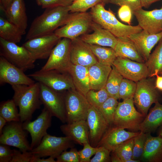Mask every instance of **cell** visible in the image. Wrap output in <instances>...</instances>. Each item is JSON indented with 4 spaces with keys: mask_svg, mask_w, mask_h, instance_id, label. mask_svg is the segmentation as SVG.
I'll return each instance as SVG.
<instances>
[{
    "mask_svg": "<svg viewBox=\"0 0 162 162\" xmlns=\"http://www.w3.org/2000/svg\"><path fill=\"white\" fill-rule=\"evenodd\" d=\"M68 6L48 8L33 20L26 37L28 40L53 33L64 25L70 14Z\"/></svg>",
    "mask_w": 162,
    "mask_h": 162,
    "instance_id": "cell-1",
    "label": "cell"
},
{
    "mask_svg": "<svg viewBox=\"0 0 162 162\" xmlns=\"http://www.w3.org/2000/svg\"><path fill=\"white\" fill-rule=\"evenodd\" d=\"M11 87L14 92L12 99L19 107L20 122L31 120L34 112L40 109L42 104L40 97V83Z\"/></svg>",
    "mask_w": 162,
    "mask_h": 162,
    "instance_id": "cell-2",
    "label": "cell"
},
{
    "mask_svg": "<svg viewBox=\"0 0 162 162\" xmlns=\"http://www.w3.org/2000/svg\"><path fill=\"white\" fill-rule=\"evenodd\" d=\"M104 5L99 3L92 8L89 12L94 22L108 30L117 38L128 37L142 30L139 25H126L119 21L113 12L106 10Z\"/></svg>",
    "mask_w": 162,
    "mask_h": 162,
    "instance_id": "cell-3",
    "label": "cell"
},
{
    "mask_svg": "<svg viewBox=\"0 0 162 162\" xmlns=\"http://www.w3.org/2000/svg\"><path fill=\"white\" fill-rule=\"evenodd\" d=\"M146 116L134 106L133 98L118 103L114 118L113 124L134 131L139 130L140 125Z\"/></svg>",
    "mask_w": 162,
    "mask_h": 162,
    "instance_id": "cell-4",
    "label": "cell"
},
{
    "mask_svg": "<svg viewBox=\"0 0 162 162\" xmlns=\"http://www.w3.org/2000/svg\"><path fill=\"white\" fill-rule=\"evenodd\" d=\"M93 22L90 13L87 12L70 14L65 24L57 29L54 33L60 38L72 40L86 34Z\"/></svg>",
    "mask_w": 162,
    "mask_h": 162,
    "instance_id": "cell-5",
    "label": "cell"
},
{
    "mask_svg": "<svg viewBox=\"0 0 162 162\" xmlns=\"http://www.w3.org/2000/svg\"><path fill=\"white\" fill-rule=\"evenodd\" d=\"M0 55L9 62L25 72L33 69L36 61L29 52L22 46L0 38Z\"/></svg>",
    "mask_w": 162,
    "mask_h": 162,
    "instance_id": "cell-6",
    "label": "cell"
},
{
    "mask_svg": "<svg viewBox=\"0 0 162 162\" xmlns=\"http://www.w3.org/2000/svg\"><path fill=\"white\" fill-rule=\"evenodd\" d=\"M155 79L147 77L136 83L133 100L134 104L141 113L146 116L152 105L160 102L162 98L155 86Z\"/></svg>",
    "mask_w": 162,
    "mask_h": 162,
    "instance_id": "cell-7",
    "label": "cell"
},
{
    "mask_svg": "<svg viewBox=\"0 0 162 162\" xmlns=\"http://www.w3.org/2000/svg\"><path fill=\"white\" fill-rule=\"evenodd\" d=\"M74 143L69 137H57L47 133L39 144L31 152L37 157H51L56 158L63 152L73 148Z\"/></svg>",
    "mask_w": 162,
    "mask_h": 162,
    "instance_id": "cell-8",
    "label": "cell"
},
{
    "mask_svg": "<svg viewBox=\"0 0 162 162\" xmlns=\"http://www.w3.org/2000/svg\"><path fill=\"white\" fill-rule=\"evenodd\" d=\"M67 123L86 120L89 104L86 97L76 89L64 95Z\"/></svg>",
    "mask_w": 162,
    "mask_h": 162,
    "instance_id": "cell-9",
    "label": "cell"
},
{
    "mask_svg": "<svg viewBox=\"0 0 162 162\" xmlns=\"http://www.w3.org/2000/svg\"><path fill=\"white\" fill-rule=\"evenodd\" d=\"M71 42V40L67 38L60 39L53 48L46 62L40 70H55L68 73L72 64L70 58Z\"/></svg>",
    "mask_w": 162,
    "mask_h": 162,
    "instance_id": "cell-10",
    "label": "cell"
},
{
    "mask_svg": "<svg viewBox=\"0 0 162 162\" xmlns=\"http://www.w3.org/2000/svg\"><path fill=\"white\" fill-rule=\"evenodd\" d=\"M28 76L56 91L76 89L71 77L68 73L61 72L55 70H40Z\"/></svg>",
    "mask_w": 162,
    "mask_h": 162,
    "instance_id": "cell-11",
    "label": "cell"
},
{
    "mask_svg": "<svg viewBox=\"0 0 162 162\" xmlns=\"http://www.w3.org/2000/svg\"><path fill=\"white\" fill-rule=\"evenodd\" d=\"M27 132L21 122H7L0 135V144L16 147L22 152L31 151Z\"/></svg>",
    "mask_w": 162,
    "mask_h": 162,
    "instance_id": "cell-12",
    "label": "cell"
},
{
    "mask_svg": "<svg viewBox=\"0 0 162 162\" xmlns=\"http://www.w3.org/2000/svg\"><path fill=\"white\" fill-rule=\"evenodd\" d=\"M40 97L42 104L52 116L56 117L63 123H66L64 95L42 83H40Z\"/></svg>",
    "mask_w": 162,
    "mask_h": 162,
    "instance_id": "cell-13",
    "label": "cell"
},
{
    "mask_svg": "<svg viewBox=\"0 0 162 162\" xmlns=\"http://www.w3.org/2000/svg\"><path fill=\"white\" fill-rule=\"evenodd\" d=\"M52 117L49 111L44 107L35 120L22 122L23 129L29 133L31 136L32 150L39 144L43 137L47 133V130L51 125Z\"/></svg>",
    "mask_w": 162,
    "mask_h": 162,
    "instance_id": "cell-14",
    "label": "cell"
},
{
    "mask_svg": "<svg viewBox=\"0 0 162 162\" xmlns=\"http://www.w3.org/2000/svg\"><path fill=\"white\" fill-rule=\"evenodd\" d=\"M60 39L53 32L28 40L22 46L29 52L35 61L46 59L48 58Z\"/></svg>",
    "mask_w": 162,
    "mask_h": 162,
    "instance_id": "cell-15",
    "label": "cell"
},
{
    "mask_svg": "<svg viewBox=\"0 0 162 162\" xmlns=\"http://www.w3.org/2000/svg\"><path fill=\"white\" fill-rule=\"evenodd\" d=\"M86 121L89 129L90 144L96 147L110 125L99 110L90 104Z\"/></svg>",
    "mask_w": 162,
    "mask_h": 162,
    "instance_id": "cell-16",
    "label": "cell"
},
{
    "mask_svg": "<svg viewBox=\"0 0 162 162\" xmlns=\"http://www.w3.org/2000/svg\"><path fill=\"white\" fill-rule=\"evenodd\" d=\"M113 65L124 78L137 82L148 77V70L145 62L117 57Z\"/></svg>",
    "mask_w": 162,
    "mask_h": 162,
    "instance_id": "cell-17",
    "label": "cell"
},
{
    "mask_svg": "<svg viewBox=\"0 0 162 162\" xmlns=\"http://www.w3.org/2000/svg\"><path fill=\"white\" fill-rule=\"evenodd\" d=\"M24 71L8 61L2 56L0 57V84L5 83L13 85H30L35 82Z\"/></svg>",
    "mask_w": 162,
    "mask_h": 162,
    "instance_id": "cell-18",
    "label": "cell"
},
{
    "mask_svg": "<svg viewBox=\"0 0 162 162\" xmlns=\"http://www.w3.org/2000/svg\"><path fill=\"white\" fill-rule=\"evenodd\" d=\"M133 14L143 30L151 34L162 32V7L151 10L141 8L134 12Z\"/></svg>",
    "mask_w": 162,
    "mask_h": 162,
    "instance_id": "cell-19",
    "label": "cell"
},
{
    "mask_svg": "<svg viewBox=\"0 0 162 162\" xmlns=\"http://www.w3.org/2000/svg\"><path fill=\"white\" fill-rule=\"evenodd\" d=\"M70 58L72 64L88 68L98 62L89 45L79 37L71 40Z\"/></svg>",
    "mask_w": 162,
    "mask_h": 162,
    "instance_id": "cell-20",
    "label": "cell"
},
{
    "mask_svg": "<svg viewBox=\"0 0 162 162\" xmlns=\"http://www.w3.org/2000/svg\"><path fill=\"white\" fill-rule=\"evenodd\" d=\"M110 125L96 147L104 146L111 152L125 141L134 137L140 132H129L124 129Z\"/></svg>",
    "mask_w": 162,
    "mask_h": 162,
    "instance_id": "cell-21",
    "label": "cell"
},
{
    "mask_svg": "<svg viewBox=\"0 0 162 162\" xmlns=\"http://www.w3.org/2000/svg\"><path fill=\"white\" fill-rule=\"evenodd\" d=\"M93 32L82 35L81 39L88 44L110 47L114 49L117 43V37L108 30L93 21L91 27Z\"/></svg>",
    "mask_w": 162,
    "mask_h": 162,
    "instance_id": "cell-22",
    "label": "cell"
},
{
    "mask_svg": "<svg viewBox=\"0 0 162 162\" xmlns=\"http://www.w3.org/2000/svg\"><path fill=\"white\" fill-rule=\"evenodd\" d=\"M145 62L155 45L162 38V32L156 34H149L142 30L128 36Z\"/></svg>",
    "mask_w": 162,
    "mask_h": 162,
    "instance_id": "cell-23",
    "label": "cell"
},
{
    "mask_svg": "<svg viewBox=\"0 0 162 162\" xmlns=\"http://www.w3.org/2000/svg\"><path fill=\"white\" fill-rule=\"evenodd\" d=\"M60 128L65 136L71 138L75 143L81 145L85 142L89 143V129L86 120L67 123L61 125Z\"/></svg>",
    "mask_w": 162,
    "mask_h": 162,
    "instance_id": "cell-24",
    "label": "cell"
},
{
    "mask_svg": "<svg viewBox=\"0 0 162 162\" xmlns=\"http://www.w3.org/2000/svg\"><path fill=\"white\" fill-rule=\"evenodd\" d=\"M146 134V139L140 161L146 162H162V137L152 136Z\"/></svg>",
    "mask_w": 162,
    "mask_h": 162,
    "instance_id": "cell-25",
    "label": "cell"
},
{
    "mask_svg": "<svg viewBox=\"0 0 162 162\" xmlns=\"http://www.w3.org/2000/svg\"><path fill=\"white\" fill-rule=\"evenodd\" d=\"M111 67L98 62L88 68L90 90L98 91L104 88Z\"/></svg>",
    "mask_w": 162,
    "mask_h": 162,
    "instance_id": "cell-26",
    "label": "cell"
},
{
    "mask_svg": "<svg viewBox=\"0 0 162 162\" xmlns=\"http://www.w3.org/2000/svg\"><path fill=\"white\" fill-rule=\"evenodd\" d=\"M4 11L7 20L26 31L28 18L24 0H14Z\"/></svg>",
    "mask_w": 162,
    "mask_h": 162,
    "instance_id": "cell-27",
    "label": "cell"
},
{
    "mask_svg": "<svg viewBox=\"0 0 162 162\" xmlns=\"http://www.w3.org/2000/svg\"><path fill=\"white\" fill-rule=\"evenodd\" d=\"M117 38V42L114 49L116 57L126 58L136 62L145 63V61L128 37Z\"/></svg>",
    "mask_w": 162,
    "mask_h": 162,
    "instance_id": "cell-28",
    "label": "cell"
},
{
    "mask_svg": "<svg viewBox=\"0 0 162 162\" xmlns=\"http://www.w3.org/2000/svg\"><path fill=\"white\" fill-rule=\"evenodd\" d=\"M68 73L71 77L76 89L86 97L90 90L88 68L72 64Z\"/></svg>",
    "mask_w": 162,
    "mask_h": 162,
    "instance_id": "cell-29",
    "label": "cell"
},
{
    "mask_svg": "<svg viewBox=\"0 0 162 162\" xmlns=\"http://www.w3.org/2000/svg\"><path fill=\"white\" fill-rule=\"evenodd\" d=\"M162 125V104L159 102L155 103L141 124L139 130L145 133L154 132Z\"/></svg>",
    "mask_w": 162,
    "mask_h": 162,
    "instance_id": "cell-30",
    "label": "cell"
},
{
    "mask_svg": "<svg viewBox=\"0 0 162 162\" xmlns=\"http://www.w3.org/2000/svg\"><path fill=\"white\" fill-rule=\"evenodd\" d=\"M23 30L2 17H0V38L10 42L19 43L26 33Z\"/></svg>",
    "mask_w": 162,
    "mask_h": 162,
    "instance_id": "cell-31",
    "label": "cell"
},
{
    "mask_svg": "<svg viewBox=\"0 0 162 162\" xmlns=\"http://www.w3.org/2000/svg\"><path fill=\"white\" fill-rule=\"evenodd\" d=\"M145 63L148 70V77H154L159 74L162 69V38Z\"/></svg>",
    "mask_w": 162,
    "mask_h": 162,
    "instance_id": "cell-32",
    "label": "cell"
},
{
    "mask_svg": "<svg viewBox=\"0 0 162 162\" xmlns=\"http://www.w3.org/2000/svg\"><path fill=\"white\" fill-rule=\"evenodd\" d=\"M88 45L98 62L111 66L113 65L117 57L113 49L96 45Z\"/></svg>",
    "mask_w": 162,
    "mask_h": 162,
    "instance_id": "cell-33",
    "label": "cell"
},
{
    "mask_svg": "<svg viewBox=\"0 0 162 162\" xmlns=\"http://www.w3.org/2000/svg\"><path fill=\"white\" fill-rule=\"evenodd\" d=\"M109 75L104 88L110 96L117 99H119L118 90L122 80L123 78L114 66Z\"/></svg>",
    "mask_w": 162,
    "mask_h": 162,
    "instance_id": "cell-34",
    "label": "cell"
},
{
    "mask_svg": "<svg viewBox=\"0 0 162 162\" xmlns=\"http://www.w3.org/2000/svg\"><path fill=\"white\" fill-rule=\"evenodd\" d=\"M17 106L12 99L2 102L0 105V116L7 122L20 121Z\"/></svg>",
    "mask_w": 162,
    "mask_h": 162,
    "instance_id": "cell-35",
    "label": "cell"
},
{
    "mask_svg": "<svg viewBox=\"0 0 162 162\" xmlns=\"http://www.w3.org/2000/svg\"><path fill=\"white\" fill-rule=\"evenodd\" d=\"M118 104L117 99L110 97L98 109L110 125L113 124L114 116Z\"/></svg>",
    "mask_w": 162,
    "mask_h": 162,
    "instance_id": "cell-36",
    "label": "cell"
},
{
    "mask_svg": "<svg viewBox=\"0 0 162 162\" xmlns=\"http://www.w3.org/2000/svg\"><path fill=\"white\" fill-rule=\"evenodd\" d=\"M110 97L104 88L98 91L90 90L87 93L86 98L90 105L98 110Z\"/></svg>",
    "mask_w": 162,
    "mask_h": 162,
    "instance_id": "cell-37",
    "label": "cell"
},
{
    "mask_svg": "<svg viewBox=\"0 0 162 162\" xmlns=\"http://www.w3.org/2000/svg\"><path fill=\"white\" fill-rule=\"evenodd\" d=\"M133 138L123 142L112 152H113L120 158L122 162H127L128 160L132 158L134 146Z\"/></svg>",
    "mask_w": 162,
    "mask_h": 162,
    "instance_id": "cell-38",
    "label": "cell"
},
{
    "mask_svg": "<svg viewBox=\"0 0 162 162\" xmlns=\"http://www.w3.org/2000/svg\"><path fill=\"white\" fill-rule=\"evenodd\" d=\"M136 86V82L123 78L119 89V99L124 100L133 98Z\"/></svg>",
    "mask_w": 162,
    "mask_h": 162,
    "instance_id": "cell-39",
    "label": "cell"
},
{
    "mask_svg": "<svg viewBox=\"0 0 162 162\" xmlns=\"http://www.w3.org/2000/svg\"><path fill=\"white\" fill-rule=\"evenodd\" d=\"M146 134L140 131L134 138L133 155L132 159L139 160L142 155L146 139Z\"/></svg>",
    "mask_w": 162,
    "mask_h": 162,
    "instance_id": "cell-40",
    "label": "cell"
},
{
    "mask_svg": "<svg viewBox=\"0 0 162 162\" xmlns=\"http://www.w3.org/2000/svg\"><path fill=\"white\" fill-rule=\"evenodd\" d=\"M102 0H83L73 2L68 6L70 12H84L97 4L101 3Z\"/></svg>",
    "mask_w": 162,
    "mask_h": 162,
    "instance_id": "cell-41",
    "label": "cell"
},
{
    "mask_svg": "<svg viewBox=\"0 0 162 162\" xmlns=\"http://www.w3.org/2000/svg\"><path fill=\"white\" fill-rule=\"evenodd\" d=\"M83 148L78 151L80 162H90L91 158L95 154L97 147H93L88 142L83 144Z\"/></svg>",
    "mask_w": 162,
    "mask_h": 162,
    "instance_id": "cell-42",
    "label": "cell"
},
{
    "mask_svg": "<svg viewBox=\"0 0 162 162\" xmlns=\"http://www.w3.org/2000/svg\"><path fill=\"white\" fill-rule=\"evenodd\" d=\"M56 159V162H80L78 151L73 148L69 151L63 152Z\"/></svg>",
    "mask_w": 162,
    "mask_h": 162,
    "instance_id": "cell-43",
    "label": "cell"
},
{
    "mask_svg": "<svg viewBox=\"0 0 162 162\" xmlns=\"http://www.w3.org/2000/svg\"><path fill=\"white\" fill-rule=\"evenodd\" d=\"M37 4L43 8L57 6H69L73 0H36Z\"/></svg>",
    "mask_w": 162,
    "mask_h": 162,
    "instance_id": "cell-44",
    "label": "cell"
},
{
    "mask_svg": "<svg viewBox=\"0 0 162 162\" xmlns=\"http://www.w3.org/2000/svg\"><path fill=\"white\" fill-rule=\"evenodd\" d=\"M97 147L94 156L91 159L90 162H111V152L104 146Z\"/></svg>",
    "mask_w": 162,
    "mask_h": 162,
    "instance_id": "cell-45",
    "label": "cell"
},
{
    "mask_svg": "<svg viewBox=\"0 0 162 162\" xmlns=\"http://www.w3.org/2000/svg\"><path fill=\"white\" fill-rule=\"evenodd\" d=\"M107 3L120 7L127 5L131 9L133 14L134 12L142 8L140 0H107Z\"/></svg>",
    "mask_w": 162,
    "mask_h": 162,
    "instance_id": "cell-46",
    "label": "cell"
},
{
    "mask_svg": "<svg viewBox=\"0 0 162 162\" xmlns=\"http://www.w3.org/2000/svg\"><path fill=\"white\" fill-rule=\"evenodd\" d=\"M34 157L31 151L22 152L20 150L14 149L10 162H32Z\"/></svg>",
    "mask_w": 162,
    "mask_h": 162,
    "instance_id": "cell-47",
    "label": "cell"
},
{
    "mask_svg": "<svg viewBox=\"0 0 162 162\" xmlns=\"http://www.w3.org/2000/svg\"><path fill=\"white\" fill-rule=\"evenodd\" d=\"M14 152V149H11L10 146L0 144V162H10Z\"/></svg>",
    "mask_w": 162,
    "mask_h": 162,
    "instance_id": "cell-48",
    "label": "cell"
},
{
    "mask_svg": "<svg viewBox=\"0 0 162 162\" xmlns=\"http://www.w3.org/2000/svg\"><path fill=\"white\" fill-rule=\"evenodd\" d=\"M118 14L120 20L130 25L133 14L129 6L125 5L121 6L118 10Z\"/></svg>",
    "mask_w": 162,
    "mask_h": 162,
    "instance_id": "cell-49",
    "label": "cell"
},
{
    "mask_svg": "<svg viewBox=\"0 0 162 162\" xmlns=\"http://www.w3.org/2000/svg\"><path fill=\"white\" fill-rule=\"evenodd\" d=\"M54 158L49 157L47 158H40L37 157L34 155V157L32 162H56V160Z\"/></svg>",
    "mask_w": 162,
    "mask_h": 162,
    "instance_id": "cell-50",
    "label": "cell"
},
{
    "mask_svg": "<svg viewBox=\"0 0 162 162\" xmlns=\"http://www.w3.org/2000/svg\"><path fill=\"white\" fill-rule=\"evenodd\" d=\"M142 7L148 8L153 3L160 0H140Z\"/></svg>",
    "mask_w": 162,
    "mask_h": 162,
    "instance_id": "cell-51",
    "label": "cell"
},
{
    "mask_svg": "<svg viewBox=\"0 0 162 162\" xmlns=\"http://www.w3.org/2000/svg\"><path fill=\"white\" fill-rule=\"evenodd\" d=\"M156 76L155 87L157 89L162 91V76H160L159 74H157Z\"/></svg>",
    "mask_w": 162,
    "mask_h": 162,
    "instance_id": "cell-52",
    "label": "cell"
},
{
    "mask_svg": "<svg viewBox=\"0 0 162 162\" xmlns=\"http://www.w3.org/2000/svg\"><path fill=\"white\" fill-rule=\"evenodd\" d=\"M14 0H0V8L5 10Z\"/></svg>",
    "mask_w": 162,
    "mask_h": 162,
    "instance_id": "cell-53",
    "label": "cell"
},
{
    "mask_svg": "<svg viewBox=\"0 0 162 162\" xmlns=\"http://www.w3.org/2000/svg\"><path fill=\"white\" fill-rule=\"evenodd\" d=\"M7 122V121L4 118L0 116V135L1 134L3 129Z\"/></svg>",
    "mask_w": 162,
    "mask_h": 162,
    "instance_id": "cell-54",
    "label": "cell"
},
{
    "mask_svg": "<svg viewBox=\"0 0 162 162\" xmlns=\"http://www.w3.org/2000/svg\"><path fill=\"white\" fill-rule=\"evenodd\" d=\"M112 152L111 156V161L112 162H122L120 158L113 152Z\"/></svg>",
    "mask_w": 162,
    "mask_h": 162,
    "instance_id": "cell-55",
    "label": "cell"
},
{
    "mask_svg": "<svg viewBox=\"0 0 162 162\" xmlns=\"http://www.w3.org/2000/svg\"><path fill=\"white\" fill-rule=\"evenodd\" d=\"M158 134L159 135L162 137V125L161 126V127L159 130Z\"/></svg>",
    "mask_w": 162,
    "mask_h": 162,
    "instance_id": "cell-56",
    "label": "cell"
},
{
    "mask_svg": "<svg viewBox=\"0 0 162 162\" xmlns=\"http://www.w3.org/2000/svg\"><path fill=\"white\" fill-rule=\"evenodd\" d=\"M107 0H102L101 3L105 5L107 3Z\"/></svg>",
    "mask_w": 162,
    "mask_h": 162,
    "instance_id": "cell-57",
    "label": "cell"
},
{
    "mask_svg": "<svg viewBox=\"0 0 162 162\" xmlns=\"http://www.w3.org/2000/svg\"><path fill=\"white\" fill-rule=\"evenodd\" d=\"M83 0H73V2L82 1Z\"/></svg>",
    "mask_w": 162,
    "mask_h": 162,
    "instance_id": "cell-58",
    "label": "cell"
},
{
    "mask_svg": "<svg viewBox=\"0 0 162 162\" xmlns=\"http://www.w3.org/2000/svg\"><path fill=\"white\" fill-rule=\"evenodd\" d=\"M159 74H160L162 75V69H161V70L160 72V73Z\"/></svg>",
    "mask_w": 162,
    "mask_h": 162,
    "instance_id": "cell-59",
    "label": "cell"
}]
</instances>
